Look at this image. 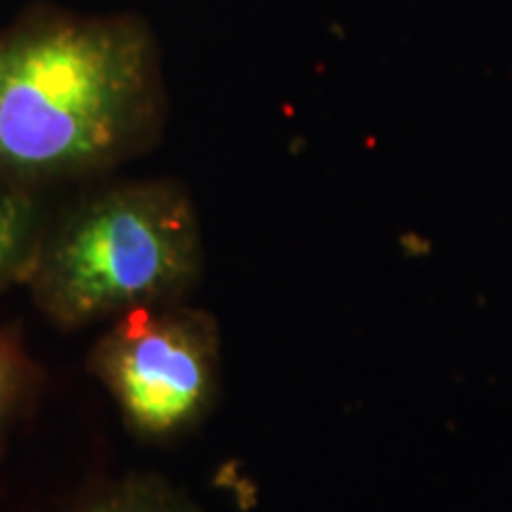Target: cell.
Returning <instances> with one entry per match:
<instances>
[{"mask_svg": "<svg viewBox=\"0 0 512 512\" xmlns=\"http://www.w3.org/2000/svg\"><path fill=\"white\" fill-rule=\"evenodd\" d=\"M162 119L159 55L140 19L38 8L0 31V183L112 169L147 150Z\"/></svg>", "mask_w": 512, "mask_h": 512, "instance_id": "1", "label": "cell"}, {"mask_svg": "<svg viewBox=\"0 0 512 512\" xmlns=\"http://www.w3.org/2000/svg\"><path fill=\"white\" fill-rule=\"evenodd\" d=\"M190 195L171 181L102 190L46 228L29 287L60 328L183 302L202 273Z\"/></svg>", "mask_w": 512, "mask_h": 512, "instance_id": "2", "label": "cell"}, {"mask_svg": "<svg viewBox=\"0 0 512 512\" xmlns=\"http://www.w3.org/2000/svg\"><path fill=\"white\" fill-rule=\"evenodd\" d=\"M88 366L128 430L150 441L176 439L207 418L219 394V328L181 302L147 306L114 318Z\"/></svg>", "mask_w": 512, "mask_h": 512, "instance_id": "3", "label": "cell"}, {"mask_svg": "<svg viewBox=\"0 0 512 512\" xmlns=\"http://www.w3.org/2000/svg\"><path fill=\"white\" fill-rule=\"evenodd\" d=\"M46 221L31 188L0 183V290L27 283Z\"/></svg>", "mask_w": 512, "mask_h": 512, "instance_id": "4", "label": "cell"}, {"mask_svg": "<svg viewBox=\"0 0 512 512\" xmlns=\"http://www.w3.org/2000/svg\"><path fill=\"white\" fill-rule=\"evenodd\" d=\"M76 512H200V508L169 479L145 472L107 486Z\"/></svg>", "mask_w": 512, "mask_h": 512, "instance_id": "5", "label": "cell"}, {"mask_svg": "<svg viewBox=\"0 0 512 512\" xmlns=\"http://www.w3.org/2000/svg\"><path fill=\"white\" fill-rule=\"evenodd\" d=\"M29 377L31 368L24 351L10 335L0 332V434L27 392Z\"/></svg>", "mask_w": 512, "mask_h": 512, "instance_id": "6", "label": "cell"}]
</instances>
